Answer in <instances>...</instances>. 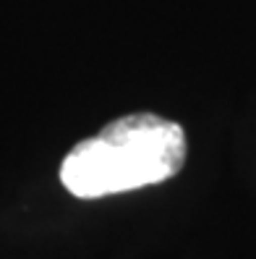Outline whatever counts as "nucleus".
<instances>
[{
    "label": "nucleus",
    "mask_w": 256,
    "mask_h": 259,
    "mask_svg": "<svg viewBox=\"0 0 256 259\" xmlns=\"http://www.w3.org/2000/svg\"><path fill=\"white\" fill-rule=\"evenodd\" d=\"M186 152L180 123L155 113H133L73 147L60 165V181L79 199H99L178 176Z\"/></svg>",
    "instance_id": "obj_1"
}]
</instances>
